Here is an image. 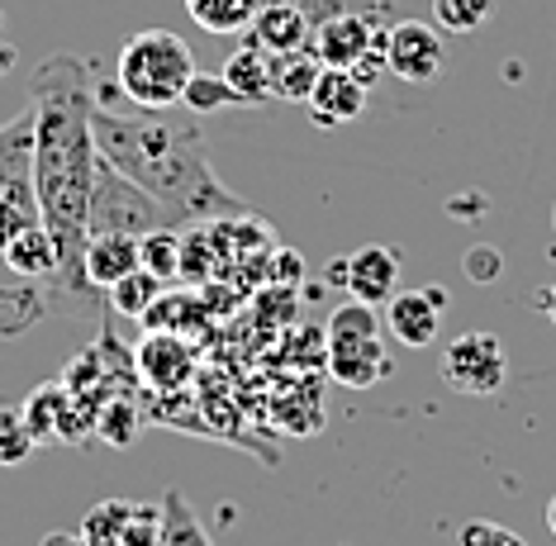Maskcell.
Returning <instances> with one entry per match:
<instances>
[{
    "label": "cell",
    "mask_w": 556,
    "mask_h": 546,
    "mask_svg": "<svg viewBox=\"0 0 556 546\" xmlns=\"http://www.w3.org/2000/svg\"><path fill=\"white\" fill-rule=\"evenodd\" d=\"M34 105V200L39 219L58 238L62 266L53 276V300H72V314L91 304V281L81 271L86 219H91V186H96V81L81 58L53 53L39 62L29 81Z\"/></svg>",
    "instance_id": "cell-1"
},
{
    "label": "cell",
    "mask_w": 556,
    "mask_h": 546,
    "mask_svg": "<svg viewBox=\"0 0 556 546\" xmlns=\"http://www.w3.org/2000/svg\"><path fill=\"white\" fill-rule=\"evenodd\" d=\"M96 148L105 162L143 186L167 214L181 224H214V219H243L248 205L224 190L210 167V143L200 134L191 110H115L110 100H96L91 110Z\"/></svg>",
    "instance_id": "cell-2"
},
{
    "label": "cell",
    "mask_w": 556,
    "mask_h": 546,
    "mask_svg": "<svg viewBox=\"0 0 556 546\" xmlns=\"http://www.w3.org/2000/svg\"><path fill=\"white\" fill-rule=\"evenodd\" d=\"M195 72L200 67L186 38H176L172 29H143L119 48L115 86L138 110H172V105H181Z\"/></svg>",
    "instance_id": "cell-3"
},
{
    "label": "cell",
    "mask_w": 556,
    "mask_h": 546,
    "mask_svg": "<svg viewBox=\"0 0 556 546\" xmlns=\"http://www.w3.org/2000/svg\"><path fill=\"white\" fill-rule=\"evenodd\" d=\"M328 376L348 390H371L390 376V352L381 342V314L366 300H343L328 314Z\"/></svg>",
    "instance_id": "cell-4"
},
{
    "label": "cell",
    "mask_w": 556,
    "mask_h": 546,
    "mask_svg": "<svg viewBox=\"0 0 556 546\" xmlns=\"http://www.w3.org/2000/svg\"><path fill=\"white\" fill-rule=\"evenodd\" d=\"M91 233H153V228H176V219L167 214L162 200H153L143 186H134L115 162L100 157L96 162V186H91V219H86ZM86 233V238H91Z\"/></svg>",
    "instance_id": "cell-5"
},
{
    "label": "cell",
    "mask_w": 556,
    "mask_h": 546,
    "mask_svg": "<svg viewBox=\"0 0 556 546\" xmlns=\"http://www.w3.org/2000/svg\"><path fill=\"white\" fill-rule=\"evenodd\" d=\"M509 376V357L495 333H462L442 347V380L457 395H495Z\"/></svg>",
    "instance_id": "cell-6"
},
{
    "label": "cell",
    "mask_w": 556,
    "mask_h": 546,
    "mask_svg": "<svg viewBox=\"0 0 556 546\" xmlns=\"http://www.w3.org/2000/svg\"><path fill=\"white\" fill-rule=\"evenodd\" d=\"M447 67V48H442V29L424 20H400L386 29V72L409 86L438 81Z\"/></svg>",
    "instance_id": "cell-7"
},
{
    "label": "cell",
    "mask_w": 556,
    "mask_h": 546,
    "mask_svg": "<svg viewBox=\"0 0 556 546\" xmlns=\"http://www.w3.org/2000/svg\"><path fill=\"white\" fill-rule=\"evenodd\" d=\"M442 314H447V290L442 285L395 290L386 300V328L400 347H433L442 333Z\"/></svg>",
    "instance_id": "cell-8"
},
{
    "label": "cell",
    "mask_w": 556,
    "mask_h": 546,
    "mask_svg": "<svg viewBox=\"0 0 556 546\" xmlns=\"http://www.w3.org/2000/svg\"><path fill=\"white\" fill-rule=\"evenodd\" d=\"M376 43H381V29L366 15H357V10H338V15L319 20L314 24V38H309L314 58H319L324 67H357Z\"/></svg>",
    "instance_id": "cell-9"
},
{
    "label": "cell",
    "mask_w": 556,
    "mask_h": 546,
    "mask_svg": "<svg viewBox=\"0 0 556 546\" xmlns=\"http://www.w3.org/2000/svg\"><path fill=\"white\" fill-rule=\"evenodd\" d=\"M134 371L143 376L153 390L172 395V390H181L186 380H191V371H195V352H191V342H181V333L153 328V333H148V338L134 347Z\"/></svg>",
    "instance_id": "cell-10"
},
{
    "label": "cell",
    "mask_w": 556,
    "mask_h": 546,
    "mask_svg": "<svg viewBox=\"0 0 556 546\" xmlns=\"http://www.w3.org/2000/svg\"><path fill=\"white\" fill-rule=\"evenodd\" d=\"M366 100H371V86H366L352 67H324L305 105H309V119L319 124V129H338V124L362 119Z\"/></svg>",
    "instance_id": "cell-11"
},
{
    "label": "cell",
    "mask_w": 556,
    "mask_h": 546,
    "mask_svg": "<svg viewBox=\"0 0 556 546\" xmlns=\"http://www.w3.org/2000/svg\"><path fill=\"white\" fill-rule=\"evenodd\" d=\"M343 290L352 300L386 304L400 290V252L386 243H366L352 257H343Z\"/></svg>",
    "instance_id": "cell-12"
},
{
    "label": "cell",
    "mask_w": 556,
    "mask_h": 546,
    "mask_svg": "<svg viewBox=\"0 0 556 546\" xmlns=\"http://www.w3.org/2000/svg\"><path fill=\"white\" fill-rule=\"evenodd\" d=\"M309 38H314V24L305 15V5H295V0H262L257 20L248 24V43L267 48L271 58L309 48Z\"/></svg>",
    "instance_id": "cell-13"
},
{
    "label": "cell",
    "mask_w": 556,
    "mask_h": 546,
    "mask_svg": "<svg viewBox=\"0 0 556 546\" xmlns=\"http://www.w3.org/2000/svg\"><path fill=\"white\" fill-rule=\"evenodd\" d=\"M0 195H34V105L0 124Z\"/></svg>",
    "instance_id": "cell-14"
},
{
    "label": "cell",
    "mask_w": 556,
    "mask_h": 546,
    "mask_svg": "<svg viewBox=\"0 0 556 546\" xmlns=\"http://www.w3.org/2000/svg\"><path fill=\"white\" fill-rule=\"evenodd\" d=\"M143 266V252H138L134 233H91L81 252V271L96 290H110L115 281H124L129 271Z\"/></svg>",
    "instance_id": "cell-15"
},
{
    "label": "cell",
    "mask_w": 556,
    "mask_h": 546,
    "mask_svg": "<svg viewBox=\"0 0 556 546\" xmlns=\"http://www.w3.org/2000/svg\"><path fill=\"white\" fill-rule=\"evenodd\" d=\"M219 76L233 86V96L243 100V105H271L276 100V58L257 43L238 48V53L219 67Z\"/></svg>",
    "instance_id": "cell-16"
},
{
    "label": "cell",
    "mask_w": 556,
    "mask_h": 546,
    "mask_svg": "<svg viewBox=\"0 0 556 546\" xmlns=\"http://www.w3.org/2000/svg\"><path fill=\"white\" fill-rule=\"evenodd\" d=\"M5 266L15 276H24V281H53L58 276V266H62V252H58V238L48 233V224L39 219V224H29L24 233H15L5 243Z\"/></svg>",
    "instance_id": "cell-17"
},
{
    "label": "cell",
    "mask_w": 556,
    "mask_h": 546,
    "mask_svg": "<svg viewBox=\"0 0 556 546\" xmlns=\"http://www.w3.org/2000/svg\"><path fill=\"white\" fill-rule=\"evenodd\" d=\"M67 399H72V390L62 385V376H58V380H43V385H34L29 399L20 404L24 423H29V433L39 437V442H58V423H62V409H67Z\"/></svg>",
    "instance_id": "cell-18"
},
{
    "label": "cell",
    "mask_w": 556,
    "mask_h": 546,
    "mask_svg": "<svg viewBox=\"0 0 556 546\" xmlns=\"http://www.w3.org/2000/svg\"><path fill=\"white\" fill-rule=\"evenodd\" d=\"M157 546H214L210 542V528L200 523V513L191 509L181 490H167L162 494V537Z\"/></svg>",
    "instance_id": "cell-19"
},
{
    "label": "cell",
    "mask_w": 556,
    "mask_h": 546,
    "mask_svg": "<svg viewBox=\"0 0 556 546\" xmlns=\"http://www.w3.org/2000/svg\"><path fill=\"white\" fill-rule=\"evenodd\" d=\"M257 10L262 0H186V15L205 34H248Z\"/></svg>",
    "instance_id": "cell-20"
},
{
    "label": "cell",
    "mask_w": 556,
    "mask_h": 546,
    "mask_svg": "<svg viewBox=\"0 0 556 546\" xmlns=\"http://www.w3.org/2000/svg\"><path fill=\"white\" fill-rule=\"evenodd\" d=\"M319 72H324V62L314 58V48L281 53V58H276V100H295V105H305V100L314 96Z\"/></svg>",
    "instance_id": "cell-21"
},
{
    "label": "cell",
    "mask_w": 556,
    "mask_h": 546,
    "mask_svg": "<svg viewBox=\"0 0 556 546\" xmlns=\"http://www.w3.org/2000/svg\"><path fill=\"white\" fill-rule=\"evenodd\" d=\"M129 513H134V499H100V504H91L86 518H81V528H77L81 542L86 546H119Z\"/></svg>",
    "instance_id": "cell-22"
},
{
    "label": "cell",
    "mask_w": 556,
    "mask_h": 546,
    "mask_svg": "<svg viewBox=\"0 0 556 546\" xmlns=\"http://www.w3.org/2000/svg\"><path fill=\"white\" fill-rule=\"evenodd\" d=\"M138 428H143V418H138V404L124 395V390H115V395L100 399V409H96V437L115 442V447H129V442L138 437Z\"/></svg>",
    "instance_id": "cell-23"
},
{
    "label": "cell",
    "mask_w": 556,
    "mask_h": 546,
    "mask_svg": "<svg viewBox=\"0 0 556 546\" xmlns=\"http://www.w3.org/2000/svg\"><path fill=\"white\" fill-rule=\"evenodd\" d=\"M157 295H162V281L148 271V266H138V271H129L124 281L110 285V309L124 314V319H143V314L157 304Z\"/></svg>",
    "instance_id": "cell-24"
},
{
    "label": "cell",
    "mask_w": 556,
    "mask_h": 546,
    "mask_svg": "<svg viewBox=\"0 0 556 546\" xmlns=\"http://www.w3.org/2000/svg\"><path fill=\"white\" fill-rule=\"evenodd\" d=\"M138 252H143V266L162 285L181 281V228H153V233L138 238Z\"/></svg>",
    "instance_id": "cell-25"
},
{
    "label": "cell",
    "mask_w": 556,
    "mask_h": 546,
    "mask_svg": "<svg viewBox=\"0 0 556 546\" xmlns=\"http://www.w3.org/2000/svg\"><path fill=\"white\" fill-rule=\"evenodd\" d=\"M39 447V437L29 433L20 404H0V466H24Z\"/></svg>",
    "instance_id": "cell-26"
},
{
    "label": "cell",
    "mask_w": 556,
    "mask_h": 546,
    "mask_svg": "<svg viewBox=\"0 0 556 546\" xmlns=\"http://www.w3.org/2000/svg\"><path fill=\"white\" fill-rule=\"evenodd\" d=\"M181 105L191 110V114H214V110H233V105H243V100L233 96V86L224 81V76L195 72V76H191V86H186V96H181Z\"/></svg>",
    "instance_id": "cell-27"
},
{
    "label": "cell",
    "mask_w": 556,
    "mask_h": 546,
    "mask_svg": "<svg viewBox=\"0 0 556 546\" xmlns=\"http://www.w3.org/2000/svg\"><path fill=\"white\" fill-rule=\"evenodd\" d=\"M495 15V0H433V20L447 34H476Z\"/></svg>",
    "instance_id": "cell-28"
},
{
    "label": "cell",
    "mask_w": 556,
    "mask_h": 546,
    "mask_svg": "<svg viewBox=\"0 0 556 546\" xmlns=\"http://www.w3.org/2000/svg\"><path fill=\"white\" fill-rule=\"evenodd\" d=\"M162 537V499H134V513L129 523H124V537L119 546H157Z\"/></svg>",
    "instance_id": "cell-29"
},
{
    "label": "cell",
    "mask_w": 556,
    "mask_h": 546,
    "mask_svg": "<svg viewBox=\"0 0 556 546\" xmlns=\"http://www.w3.org/2000/svg\"><path fill=\"white\" fill-rule=\"evenodd\" d=\"M29 224H39V200L34 195H0V252L15 233H24Z\"/></svg>",
    "instance_id": "cell-30"
},
{
    "label": "cell",
    "mask_w": 556,
    "mask_h": 546,
    "mask_svg": "<svg viewBox=\"0 0 556 546\" xmlns=\"http://www.w3.org/2000/svg\"><path fill=\"white\" fill-rule=\"evenodd\" d=\"M457 546H528V537H518L514 528L495 523V518H471L457 532Z\"/></svg>",
    "instance_id": "cell-31"
},
{
    "label": "cell",
    "mask_w": 556,
    "mask_h": 546,
    "mask_svg": "<svg viewBox=\"0 0 556 546\" xmlns=\"http://www.w3.org/2000/svg\"><path fill=\"white\" fill-rule=\"evenodd\" d=\"M466 276H471V281L476 285H490V281H500V271H504V257H500V247H485V243H480V247H471V252H466Z\"/></svg>",
    "instance_id": "cell-32"
},
{
    "label": "cell",
    "mask_w": 556,
    "mask_h": 546,
    "mask_svg": "<svg viewBox=\"0 0 556 546\" xmlns=\"http://www.w3.org/2000/svg\"><path fill=\"white\" fill-rule=\"evenodd\" d=\"M39 546H86V542H81V532H48Z\"/></svg>",
    "instance_id": "cell-33"
},
{
    "label": "cell",
    "mask_w": 556,
    "mask_h": 546,
    "mask_svg": "<svg viewBox=\"0 0 556 546\" xmlns=\"http://www.w3.org/2000/svg\"><path fill=\"white\" fill-rule=\"evenodd\" d=\"M542 314H547V323L556 328V285L542 290Z\"/></svg>",
    "instance_id": "cell-34"
},
{
    "label": "cell",
    "mask_w": 556,
    "mask_h": 546,
    "mask_svg": "<svg viewBox=\"0 0 556 546\" xmlns=\"http://www.w3.org/2000/svg\"><path fill=\"white\" fill-rule=\"evenodd\" d=\"M547 528H552V537H556V494H552V504H547Z\"/></svg>",
    "instance_id": "cell-35"
},
{
    "label": "cell",
    "mask_w": 556,
    "mask_h": 546,
    "mask_svg": "<svg viewBox=\"0 0 556 546\" xmlns=\"http://www.w3.org/2000/svg\"><path fill=\"white\" fill-rule=\"evenodd\" d=\"M552 228H556V205H552Z\"/></svg>",
    "instance_id": "cell-36"
}]
</instances>
